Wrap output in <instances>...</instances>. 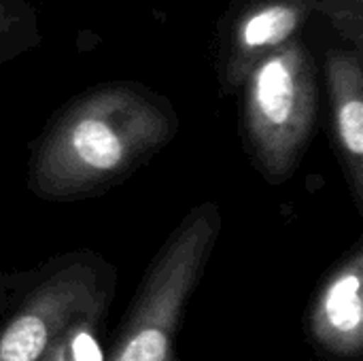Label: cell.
<instances>
[{"label":"cell","instance_id":"6da1fadb","mask_svg":"<svg viewBox=\"0 0 363 361\" xmlns=\"http://www.w3.org/2000/svg\"><path fill=\"white\" fill-rule=\"evenodd\" d=\"M172 102L134 81L98 83L68 100L30 147L28 187L49 202L102 196L174 140Z\"/></svg>","mask_w":363,"mask_h":361},{"label":"cell","instance_id":"9c48e42d","mask_svg":"<svg viewBox=\"0 0 363 361\" xmlns=\"http://www.w3.org/2000/svg\"><path fill=\"white\" fill-rule=\"evenodd\" d=\"M102 319H83L68 328L64 334L66 361H104L96 330Z\"/></svg>","mask_w":363,"mask_h":361},{"label":"cell","instance_id":"7c38bea8","mask_svg":"<svg viewBox=\"0 0 363 361\" xmlns=\"http://www.w3.org/2000/svg\"><path fill=\"white\" fill-rule=\"evenodd\" d=\"M43 361H66V357H64V336L57 345L51 347V351L43 357Z\"/></svg>","mask_w":363,"mask_h":361},{"label":"cell","instance_id":"30bf717a","mask_svg":"<svg viewBox=\"0 0 363 361\" xmlns=\"http://www.w3.org/2000/svg\"><path fill=\"white\" fill-rule=\"evenodd\" d=\"M330 26L351 45L363 47V0H323Z\"/></svg>","mask_w":363,"mask_h":361},{"label":"cell","instance_id":"5b68a950","mask_svg":"<svg viewBox=\"0 0 363 361\" xmlns=\"http://www.w3.org/2000/svg\"><path fill=\"white\" fill-rule=\"evenodd\" d=\"M328 9L323 0H245L223 23L217 45V79L223 94H238L251 70Z\"/></svg>","mask_w":363,"mask_h":361},{"label":"cell","instance_id":"7a4b0ae2","mask_svg":"<svg viewBox=\"0 0 363 361\" xmlns=\"http://www.w3.org/2000/svg\"><path fill=\"white\" fill-rule=\"evenodd\" d=\"M238 94L242 147L270 185H283L298 170L319 115V68L304 38L266 55Z\"/></svg>","mask_w":363,"mask_h":361},{"label":"cell","instance_id":"3957f363","mask_svg":"<svg viewBox=\"0 0 363 361\" xmlns=\"http://www.w3.org/2000/svg\"><path fill=\"white\" fill-rule=\"evenodd\" d=\"M221 226V211L215 202L189 209L177 223L145 272L108 361H179L174 357L177 332Z\"/></svg>","mask_w":363,"mask_h":361},{"label":"cell","instance_id":"8fae6325","mask_svg":"<svg viewBox=\"0 0 363 361\" xmlns=\"http://www.w3.org/2000/svg\"><path fill=\"white\" fill-rule=\"evenodd\" d=\"M36 272L38 268L23 270V272H0V317L9 313V309L17 302V298L34 281Z\"/></svg>","mask_w":363,"mask_h":361},{"label":"cell","instance_id":"ba28073f","mask_svg":"<svg viewBox=\"0 0 363 361\" xmlns=\"http://www.w3.org/2000/svg\"><path fill=\"white\" fill-rule=\"evenodd\" d=\"M43 40L40 17L28 0H0V66L26 55Z\"/></svg>","mask_w":363,"mask_h":361},{"label":"cell","instance_id":"52a82bcc","mask_svg":"<svg viewBox=\"0 0 363 361\" xmlns=\"http://www.w3.org/2000/svg\"><path fill=\"white\" fill-rule=\"evenodd\" d=\"M323 74L332 102L334 134L355 206L363 209V47H330Z\"/></svg>","mask_w":363,"mask_h":361},{"label":"cell","instance_id":"8992f818","mask_svg":"<svg viewBox=\"0 0 363 361\" xmlns=\"http://www.w3.org/2000/svg\"><path fill=\"white\" fill-rule=\"evenodd\" d=\"M315 343L336 357H359L363 351V245L351 251L328 274L311 306Z\"/></svg>","mask_w":363,"mask_h":361},{"label":"cell","instance_id":"277c9868","mask_svg":"<svg viewBox=\"0 0 363 361\" xmlns=\"http://www.w3.org/2000/svg\"><path fill=\"white\" fill-rule=\"evenodd\" d=\"M115 268L91 251L57 255L43 266L0 328V361H43L70 326L104 319Z\"/></svg>","mask_w":363,"mask_h":361}]
</instances>
